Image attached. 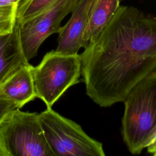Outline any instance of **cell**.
<instances>
[{
  "label": "cell",
  "mask_w": 156,
  "mask_h": 156,
  "mask_svg": "<svg viewBox=\"0 0 156 156\" xmlns=\"http://www.w3.org/2000/svg\"><path fill=\"white\" fill-rule=\"evenodd\" d=\"M18 4L0 8V35L7 34L13 30Z\"/></svg>",
  "instance_id": "12"
},
{
  "label": "cell",
  "mask_w": 156,
  "mask_h": 156,
  "mask_svg": "<svg viewBox=\"0 0 156 156\" xmlns=\"http://www.w3.org/2000/svg\"><path fill=\"white\" fill-rule=\"evenodd\" d=\"M30 64L23 67L0 85V96L15 102L21 108L36 97Z\"/></svg>",
  "instance_id": "9"
},
{
  "label": "cell",
  "mask_w": 156,
  "mask_h": 156,
  "mask_svg": "<svg viewBox=\"0 0 156 156\" xmlns=\"http://www.w3.org/2000/svg\"><path fill=\"white\" fill-rule=\"evenodd\" d=\"M119 4V0L96 1L83 36V48L96 41L116 12Z\"/></svg>",
  "instance_id": "10"
},
{
  "label": "cell",
  "mask_w": 156,
  "mask_h": 156,
  "mask_svg": "<svg viewBox=\"0 0 156 156\" xmlns=\"http://www.w3.org/2000/svg\"><path fill=\"white\" fill-rule=\"evenodd\" d=\"M152 155H153L154 156H156V151H155V152H154V153L152 154Z\"/></svg>",
  "instance_id": "17"
},
{
  "label": "cell",
  "mask_w": 156,
  "mask_h": 156,
  "mask_svg": "<svg viewBox=\"0 0 156 156\" xmlns=\"http://www.w3.org/2000/svg\"><path fill=\"white\" fill-rule=\"evenodd\" d=\"M123 102L122 139L131 154H139L156 132V73L137 83Z\"/></svg>",
  "instance_id": "2"
},
{
  "label": "cell",
  "mask_w": 156,
  "mask_h": 156,
  "mask_svg": "<svg viewBox=\"0 0 156 156\" xmlns=\"http://www.w3.org/2000/svg\"><path fill=\"white\" fill-rule=\"evenodd\" d=\"M54 0H21L18 4L16 19L22 24L44 11Z\"/></svg>",
  "instance_id": "11"
},
{
  "label": "cell",
  "mask_w": 156,
  "mask_h": 156,
  "mask_svg": "<svg viewBox=\"0 0 156 156\" xmlns=\"http://www.w3.org/2000/svg\"><path fill=\"white\" fill-rule=\"evenodd\" d=\"M80 0H54L44 11L20 24V38L27 61L37 55L39 47L51 35L58 33L61 22Z\"/></svg>",
  "instance_id": "6"
},
{
  "label": "cell",
  "mask_w": 156,
  "mask_h": 156,
  "mask_svg": "<svg viewBox=\"0 0 156 156\" xmlns=\"http://www.w3.org/2000/svg\"><path fill=\"white\" fill-rule=\"evenodd\" d=\"M36 97L47 108L52 105L71 86L79 82L81 75L80 54L48 52L37 66L32 67Z\"/></svg>",
  "instance_id": "3"
},
{
  "label": "cell",
  "mask_w": 156,
  "mask_h": 156,
  "mask_svg": "<svg viewBox=\"0 0 156 156\" xmlns=\"http://www.w3.org/2000/svg\"><path fill=\"white\" fill-rule=\"evenodd\" d=\"M41 128L54 156H105L102 144L74 121L51 108L39 114Z\"/></svg>",
  "instance_id": "4"
},
{
  "label": "cell",
  "mask_w": 156,
  "mask_h": 156,
  "mask_svg": "<svg viewBox=\"0 0 156 156\" xmlns=\"http://www.w3.org/2000/svg\"><path fill=\"white\" fill-rule=\"evenodd\" d=\"M0 144L9 156H54L45 139L39 114L20 108L0 122Z\"/></svg>",
  "instance_id": "5"
},
{
  "label": "cell",
  "mask_w": 156,
  "mask_h": 156,
  "mask_svg": "<svg viewBox=\"0 0 156 156\" xmlns=\"http://www.w3.org/2000/svg\"><path fill=\"white\" fill-rule=\"evenodd\" d=\"M96 0H80L66 24L58 32L56 51L64 54H76L83 48L82 39L91 10Z\"/></svg>",
  "instance_id": "7"
},
{
  "label": "cell",
  "mask_w": 156,
  "mask_h": 156,
  "mask_svg": "<svg viewBox=\"0 0 156 156\" xmlns=\"http://www.w3.org/2000/svg\"><path fill=\"white\" fill-rule=\"evenodd\" d=\"M21 0H0V8L14 4H18Z\"/></svg>",
  "instance_id": "15"
},
{
  "label": "cell",
  "mask_w": 156,
  "mask_h": 156,
  "mask_svg": "<svg viewBox=\"0 0 156 156\" xmlns=\"http://www.w3.org/2000/svg\"><path fill=\"white\" fill-rule=\"evenodd\" d=\"M0 156H9L7 152L0 144Z\"/></svg>",
  "instance_id": "16"
},
{
  "label": "cell",
  "mask_w": 156,
  "mask_h": 156,
  "mask_svg": "<svg viewBox=\"0 0 156 156\" xmlns=\"http://www.w3.org/2000/svg\"><path fill=\"white\" fill-rule=\"evenodd\" d=\"M80 56L88 96L102 107L123 102L137 83L156 73V16L119 5Z\"/></svg>",
  "instance_id": "1"
},
{
  "label": "cell",
  "mask_w": 156,
  "mask_h": 156,
  "mask_svg": "<svg viewBox=\"0 0 156 156\" xmlns=\"http://www.w3.org/2000/svg\"><path fill=\"white\" fill-rule=\"evenodd\" d=\"M146 148L147 149V152L152 154L156 151V132Z\"/></svg>",
  "instance_id": "14"
},
{
  "label": "cell",
  "mask_w": 156,
  "mask_h": 156,
  "mask_svg": "<svg viewBox=\"0 0 156 156\" xmlns=\"http://www.w3.org/2000/svg\"><path fill=\"white\" fill-rule=\"evenodd\" d=\"M20 28V24L16 19L13 30L0 35V85L29 65L23 49Z\"/></svg>",
  "instance_id": "8"
},
{
  "label": "cell",
  "mask_w": 156,
  "mask_h": 156,
  "mask_svg": "<svg viewBox=\"0 0 156 156\" xmlns=\"http://www.w3.org/2000/svg\"><path fill=\"white\" fill-rule=\"evenodd\" d=\"M19 108L13 101L0 96V122L11 111Z\"/></svg>",
  "instance_id": "13"
}]
</instances>
